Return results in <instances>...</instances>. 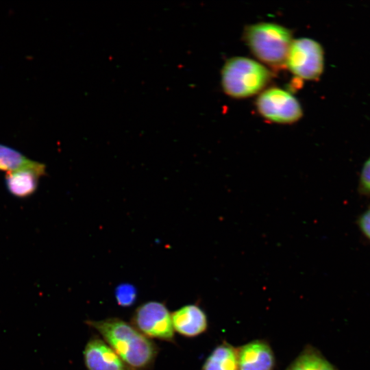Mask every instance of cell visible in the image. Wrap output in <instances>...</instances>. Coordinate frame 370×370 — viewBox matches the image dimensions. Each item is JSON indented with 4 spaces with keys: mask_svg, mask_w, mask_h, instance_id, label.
Instances as JSON below:
<instances>
[{
    "mask_svg": "<svg viewBox=\"0 0 370 370\" xmlns=\"http://www.w3.org/2000/svg\"><path fill=\"white\" fill-rule=\"evenodd\" d=\"M132 370H149L153 366L159 348L156 343L134 325L118 317L87 320Z\"/></svg>",
    "mask_w": 370,
    "mask_h": 370,
    "instance_id": "1",
    "label": "cell"
},
{
    "mask_svg": "<svg viewBox=\"0 0 370 370\" xmlns=\"http://www.w3.org/2000/svg\"><path fill=\"white\" fill-rule=\"evenodd\" d=\"M244 39L258 59L273 68L286 65L293 40L288 29L271 23L247 26L244 32Z\"/></svg>",
    "mask_w": 370,
    "mask_h": 370,
    "instance_id": "2",
    "label": "cell"
},
{
    "mask_svg": "<svg viewBox=\"0 0 370 370\" xmlns=\"http://www.w3.org/2000/svg\"><path fill=\"white\" fill-rule=\"evenodd\" d=\"M271 78V72L261 64L244 57L228 60L221 72V84L226 94L245 98L260 92Z\"/></svg>",
    "mask_w": 370,
    "mask_h": 370,
    "instance_id": "3",
    "label": "cell"
},
{
    "mask_svg": "<svg viewBox=\"0 0 370 370\" xmlns=\"http://www.w3.org/2000/svg\"><path fill=\"white\" fill-rule=\"evenodd\" d=\"M130 323L151 340L175 343L171 312L164 302L149 301L141 304L134 310Z\"/></svg>",
    "mask_w": 370,
    "mask_h": 370,
    "instance_id": "4",
    "label": "cell"
},
{
    "mask_svg": "<svg viewBox=\"0 0 370 370\" xmlns=\"http://www.w3.org/2000/svg\"><path fill=\"white\" fill-rule=\"evenodd\" d=\"M286 65L297 77L308 80H316L323 70V48L312 39L304 38L293 40Z\"/></svg>",
    "mask_w": 370,
    "mask_h": 370,
    "instance_id": "5",
    "label": "cell"
},
{
    "mask_svg": "<svg viewBox=\"0 0 370 370\" xmlns=\"http://www.w3.org/2000/svg\"><path fill=\"white\" fill-rule=\"evenodd\" d=\"M259 113L269 121L292 123L302 116L299 101L291 94L278 88L264 90L256 100Z\"/></svg>",
    "mask_w": 370,
    "mask_h": 370,
    "instance_id": "6",
    "label": "cell"
},
{
    "mask_svg": "<svg viewBox=\"0 0 370 370\" xmlns=\"http://www.w3.org/2000/svg\"><path fill=\"white\" fill-rule=\"evenodd\" d=\"M87 370H132L99 336H92L83 351Z\"/></svg>",
    "mask_w": 370,
    "mask_h": 370,
    "instance_id": "7",
    "label": "cell"
},
{
    "mask_svg": "<svg viewBox=\"0 0 370 370\" xmlns=\"http://www.w3.org/2000/svg\"><path fill=\"white\" fill-rule=\"evenodd\" d=\"M238 370H273L275 357L267 341L256 339L238 347Z\"/></svg>",
    "mask_w": 370,
    "mask_h": 370,
    "instance_id": "8",
    "label": "cell"
},
{
    "mask_svg": "<svg viewBox=\"0 0 370 370\" xmlns=\"http://www.w3.org/2000/svg\"><path fill=\"white\" fill-rule=\"evenodd\" d=\"M174 331L187 338L205 333L208 328L206 312L197 303L184 305L171 312Z\"/></svg>",
    "mask_w": 370,
    "mask_h": 370,
    "instance_id": "9",
    "label": "cell"
},
{
    "mask_svg": "<svg viewBox=\"0 0 370 370\" xmlns=\"http://www.w3.org/2000/svg\"><path fill=\"white\" fill-rule=\"evenodd\" d=\"M201 370H238V347L223 341L208 356Z\"/></svg>",
    "mask_w": 370,
    "mask_h": 370,
    "instance_id": "10",
    "label": "cell"
},
{
    "mask_svg": "<svg viewBox=\"0 0 370 370\" xmlns=\"http://www.w3.org/2000/svg\"><path fill=\"white\" fill-rule=\"evenodd\" d=\"M39 173L30 169H21L7 173L5 184L8 190L17 197L32 195L37 188Z\"/></svg>",
    "mask_w": 370,
    "mask_h": 370,
    "instance_id": "11",
    "label": "cell"
},
{
    "mask_svg": "<svg viewBox=\"0 0 370 370\" xmlns=\"http://www.w3.org/2000/svg\"><path fill=\"white\" fill-rule=\"evenodd\" d=\"M21 169L33 170L42 175L45 173L44 164L32 160L13 148L0 144V171L9 173Z\"/></svg>",
    "mask_w": 370,
    "mask_h": 370,
    "instance_id": "12",
    "label": "cell"
},
{
    "mask_svg": "<svg viewBox=\"0 0 370 370\" xmlns=\"http://www.w3.org/2000/svg\"><path fill=\"white\" fill-rule=\"evenodd\" d=\"M286 370H336L315 347L306 345Z\"/></svg>",
    "mask_w": 370,
    "mask_h": 370,
    "instance_id": "13",
    "label": "cell"
},
{
    "mask_svg": "<svg viewBox=\"0 0 370 370\" xmlns=\"http://www.w3.org/2000/svg\"><path fill=\"white\" fill-rule=\"evenodd\" d=\"M115 299L117 304L123 308L133 306L137 298V289L131 284H121L114 291Z\"/></svg>",
    "mask_w": 370,
    "mask_h": 370,
    "instance_id": "14",
    "label": "cell"
},
{
    "mask_svg": "<svg viewBox=\"0 0 370 370\" xmlns=\"http://www.w3.org/2000/svg\"><path fill=\"white\" fill-rule=\"evenodd\" d=\"M360 188L362 193L370 195V157L364 163L360 175Z\"/></svg>",
    "mask_w": 370,
    "mask_h": 370,
    "instance_id": "15",
    "label": "cell"
},
{
    "mask_svg": "<svg viewBox=\"0 0 370 370\" xmlns=\"http://www.w3.org/2000/svg\"><path fill=\"white\" fill-rule=\"evenodd\" d=\"M358 224L362 233L370 240V207L360 216Z\"/></svg>",
    "mask_w": 370,
    "mask_h": 370,
    "instance_id": "16",
    "label": "cell"
}]
</instances>
